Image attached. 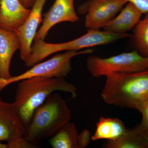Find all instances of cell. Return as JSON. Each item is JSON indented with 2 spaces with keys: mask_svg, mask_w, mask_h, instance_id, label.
Listing matches in <instances>:
<instances>
[{
  "mask_svg": "<svg viewBox=\"0 0 148 148\" xmlns=\"http://www.w3.org/2000/svg\"><path fill=\"white\" fill-rule=\"evenodd\" d=\"M91 133L88 130L85 129L78 134L77 144L79 148H84L90 143L91 140Z\"/></svg>",
  "mask_w": 148,
  "mask_h": 148,
  "instance_id": "20",
  "label": "cell"
},
{
  "mask_svg": "<svg viewBox=\"0 0 148 148\" xmlns=\"http://www.w3.org/2000/svg\"><path fill=\"white\" fill-rule=\"evenodd\" d=\"M86 67L94 77L116 73H135L148 69V56H143L136 50L106 58L90 56L86 61Z\"/></svg>",
  "mask_w": 148,
  "mask_h": 148,
  "instance_id": "5",
  "label": "cell"
},
{
  "mask_svg": "<svg viewBox=\"0 0 148 148\" xmlns=\"http://www.w3.org/2000/svg\"><path fill=\"white\" fill-rule=\"evenodd\" d=\"M135 5L143 14L148 12V0H127Z\"/></svg>",
  "mask_w": 148,
  "mask_h": 148,
  "instance_id": "21",
  "label": "cell"
},
{
  "mask_svg": "<svg viewBox=\"0 0 148 148\" xmlns=\"http://www.w3.org/2000/svg\"><path fill=\"white\" fill-rule=\"evenodd\" d=\"M106 148H148V145L137 127L127 129L121 137L113 141H107Z\"/></svg>",
  "mask_w": 148,
  "mask_h": 148,
  "instance_id": "15",
  "label": "cell"
},
{
  "mask_svg": "<svg viewBox=\"0 0 148 148\" xmlns=\"http://www.w3.org/2000/svg\"><path fill=\"white\" fill-rule=\"evenodd\" d=\"M0 148H8L7 144H3L0 143Z\"/></svg>",
  "mask_w": 148,
  "mask_h": 148,
  "instance_id": "24",
  "label": "cell"
},
{
  "mask_svg": "<svg viewBox=\"0 0 148 148\" xmlns=\"http://www.w3.org/2000/svg\"><path fill=\"white\" fill-rule=\"evenodd\" d=\"M101 96L105 103L137 110L148 98V69L135 73L106 76Z\"/></svg>",
  "mask_w": 148,
  "mask_h": 148,
  "instance_id": "2",
  "label": "cell"
},
{
  "mask_svg": "<svg viewBox=\"0 0 148 148\" xmlns=\"http://www.w3.org/2000/svg\"><path fill=\"white\" fill-rule=\"evenodd\" d=\"M93 50H69L58 54L47 61L35 64L23 73L10 77L7 79H0V92L9 85L34 77L65 78L71 71V59L81 54L93 53Z\"/></svg>",
  "mask_w": 148,
  "mask_h": 148,
  "instance_id": "6",
  "label": "cell"
},
{
  "mask_svg": "<svg viewBox=\"0 0 148 148\" xmlns=\"http://www.w3.org/2000/svg\"><path fill=\"white\" fill-rule=\"evenodd\" d=\"M71 110L66 100L54 92L36 109L24 137L32 144L53 136L64 125L70 122Z\"/></svg>",
  "mask_w": 148,
  "mask_h": 148,
  "instance_id": "3",
  "label": "cell"
},
{
  "mask_svg": "<svg viewBox=\"0 0 148 148\" xmlns=\"http://www.w3.org/2000/svg\"><path fill=\"white\" fill-rule=\"evenodd\" d=\"M132 35L88 29L87 33L83 36L67 42L50 43L45 42L44 40H38L34 41L32 44L31 54L29 60L25 63V66L31 68L48 56L60 51L80 50L85 48L106 45L119 40L131 38Z\"/></svg>",
  "mask_w": 148,
  "mask_h": 148,
  "instance_id": "4",
  "label": "cell"
},
{
  "mask_svg": "<svg viewBox=\"0 0 148 148\" xmlns=\"http://www.w3.org/2000/svg\"><path fill=\"white\" fill-rule=\"evenodd\" d=\"M79 19L75 10L74 0H55L49 10L44 14L42 25L34 41L45 40L50 29L58 23L67 21L75 23Z\"/></svg>",
  "mask_w": 148,
  "mask_h": 148,
  "instance_id": "9",
  "label": "cell"
},
{
  "mask_svg": "<svg viewBox=\"0 0 148 148\" xmlns=\"http://www.w3.org/2000/svg\"><path fill=\"white\" fill-rule=\"evenodd\" d=\"M26 129L13 103L5 102L0 97V141L8 143L18 137H23Z\"/></svg>",
  "mask_w": 148,
  "mask_h": 148,
  "instance_id": "10",
  "label": "cell"
},
{
  "mask_svg": "<svg viewBox=\"0 0 148 148\" xmlns=\"http://www.w3.org/2000/svg\"><path fill=\"white\" fill-rule=\"evenodd\" d=\"M47 1L36 0L28 17L14 31L20 40V56L24 63L29 60L31 55L33 41L34 40L40 24L42 22V12Z\"/></svg>",
  "mask_w": 148,
  "mask_h": 148,
  "instance_id": "8",
  "label": "cell"
},
{
  "mask_svg": "<svg viewBox=\"0 0 148 148\" xmlns=\"http://www.w3.org/2000/svg\"><path fill=\"white\" fill-rule=\"evenodd\" d=\"M140 132H141L142 135H143V137H144V138H145V140L146 142H147L148 145V132H141V131H140Z\"/></svg>",
  "mask_w": 148,
  "mask_h": 148,
  "instance_id": "23",
  "label": "cell"
},
{
  "mask_svg": "<svg viewBox=\"0 0 148 148\" xmlns=\"http://www.w3.org/2000/svg\"><path fill=\"white\" fill-rule=\"evenodd\" d=\"M127 0H89L78 10L81 14L86 13L85 26L87 29L103 28L120 12Z\"/></svg>",
  "mask_w": 148,
  "mask_h": 148,
  "instance_id": "7",
  "label": "cell"
},
{
  "mask_svg": "<svg viewBox=\"0 0 148 148\" xmlns=\"http://www.w3.org/2000/svg\"><path fill=\"white\" fill-rule=\"evenodd\" d=\"M8 148H34L35 144H32L23 137H18L7 143Z\"/></svg>",
  "mask_w": 148,
  "mask_h": 148,
  "instance_id": "19",
  "label": "cell"
},
{
  "mask_svg": "<svg viewBox=\"0 0 148 148\" xmlns=\"http://www.w3.org/2000/svg\"><path fill=\"white\" fill-rule=\"evenodd\" d=\"M0 1H1V0H0Z\"/></svg>",
  "mask_w": 148,
  "mask_h": 148,
  "instance_id": "25",
  "label": "cell"
},
{
  "mask_svg": "<svg viewBox=\"0 0 148 148\" xmlns=\"http://www.w3.org/2000/svg\"><path fill=\"white\" fill-rule=\"evenodd\" d=\"M143 13L134 5L128 2L103 28L107 32L115 34H126L135 28L141 19Z\"/></svg>",
  "mask_w": 148,
  "mask_h": 148,
  "instance_id": "13",
  "label": "cell"
},
{
  "mask_svg": "<svg viewBox=\"0 0 148 148\" xmlns=\"http://www.w3.org/2000/svg\"><path fill=\"white\" fill-rule=\"evenodd\" d=\"M78 134L75 125L69 122L51 137V145L53 148H79Z\"/></svg>",
  "mask_w": 148,
  "mask_h": 148,
  "instance_id": "16",
  "label": "cell"
},
{
  "mask_svg": "<svg viewBox=\"0 0 148 148\" xmlns=\"http://www.w3.org/2000/svg\"><path fill=\"white\" fill-rule=\"evenodd\" d=\"M141 113L142 121L136 127L141 132H148V98L142 103L137 109Z\"/></svg>",
  "mask_w": 148,
  "mask_h": 148,
  "instance_id": "18",
  "label": "cell"
},
{
  "mask_svg": "<svg viewBox=\"0 0 148 148\" xmlns=\"http://www.w3.org/2000/svg\"><path fill=\"white\" fill-rule=\"evenodd\" d=\"M135 28L132 35L136 50L141 55L148 56V12Z\"/></svg>",
  "mask_w": 148,
  "mask_h": 148,
  "instance_id": "17",
  "label": "cell"
},
{
  "mask_svg": "<svg viewBox=\"0 0 148 148\" xmlns=\"http://www.w3.org/2000/svg\"><path fill=\"white\" fill-rule=\"evenodd\" d=\"M127 129L124 123L119 119L101 117L96 123L91 140H115L121 137Z\"/></svg>",
  "mask_w": 148,
  "mask_h": 148,
  "instance_id": "14",
  "label": "cell"
},
{
  "mask_svg": "<svg viewBox=\"0 0 148 148\" xmlns=\"http://www.w3.org/2000/svg\"><path fill=\"white\" fill-rule=\"evenodd\" d=\"M36 0H19L22 5L27 8H31Z\"/></svg>",
  "mask_w": 148,
  "mask_h": 148,
  "instance_id": "22",
  "label": "cell"
},
{
  "mask_svg": "<svg viewBox=\"0 0 148 148\" xmlns=\"http://www.w3.org/2000/svg\"><path fill=\"white\" fill-rule=\"evenodd\" d=\"M13 102L20 120L25 127L30 123L36 109L51 93L64 91L77 96V88L65 78L34 77L18 82Z\"/></svg>",
  "mask_w": 148,
  "mask_h": 148,
  "instance_id": "1",
  "label": "cell"
},
{
  "mask_svg": "<svg viewBox=\"0 0 148 148\" xmlns=\"http://www.w3.org/2000/svg\"><path fill=\"white\" fill-rule=\"evenodd\" d=\"M20 47V40L14 31L0 27V79H7L12 77L11 61L14 53Z\"/></svg>",
  "mask_w": 148,
  "mask_h": 148,
  "instance_id": "12",
  "label": "cell"
},
{
  "mask_svg": "<svg viewBox=\"0 0 148 148\" xmlns=\"http://www.w3.org/2000/svg\"><path fill=\"white\" fill-rule=\"evenodd\" d=\"M31 9L24 7L19 0H1L0 27L15 31L26 20Z\"/></svg>",
  "mask_w": 148,
  "mask_h": 148,
  "instance_id": "11",
  "label": "cell"
}]
</instances>
